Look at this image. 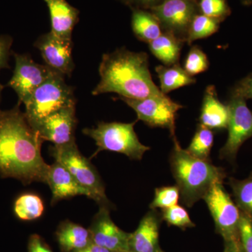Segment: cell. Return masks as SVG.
I'll use <instances>...</instances> for the list:
<instances>
[{
  "instance_id": "6da1fadb",
  "label": "cell",
  "mask_w": 252,
  "mask_h": 252,
  "mask_svg": "<svg viewBox=\"0 0 252 252\" xmlns=\"http://www.w3.org/2000/svg\"><path fill=\"white\" fill-rule=\"evenodd\" d=\"M43 142L18 106L0 111V176L24 185L46 184L50 165L41 156Z\"/></svg>"
},
{
  "instance_id": "7a4b0ae2",
  "label": "cell",
  "mask_w": 252,
  "mask_h": 252,
  "mask_svg": "<svg viewBox=\"0 0 252 252\" xmlns=\"http://www.w3.org/2000/svg\"><path fill=\"white\" fill-rule=\"evenodd\" d=\"M100 81L94 95L115 93L124 98L141 99L164 94L149 69L148 54L122 48L104 54L99 67Z\"/></svg>"
},
{
  "instance_id": "3957f363",
  "label": "cell",
  "mask_w": 252,
  "mask_h": 252,
  "mask_svg": "<svg viewBox=\"0 0 252 252\" xmlns=\"http://www.w3.org/2000/svg\"><path fill=\"white\" fill-rule=\"evenodd\" d=\"M173 147L169 158L170 169L180 193V200L190 208L205 196L216 184H223L227 177L223 167L210 160H202L190 155L182 148L177 137H172Z\"/></svg>"
},
{
  "instance_id": "277c9868",
  "label": "cell",
  "mask_w": 252,
  "mask_h": 252,
  "mask_svg": "<svg viewBox=\"0 0 252 252\" xmlns=\"http://www.w3.org/2000/svg\"><path fill=\"white\" fill-rule=\"evenodd\" d=\"M138 121V120H137ZM132 123L99 122L97 127L85 128L83 133L94 139L97 149L92 158L102 151L124 154L132 160H142L150 147L141 143Z\"/></svg>"
},
{
  "instance_id": "5b68a950",
  "label": "cell",
  "mask_w": 252,
  "mask_h": 252,
  "mask_svg": "<svg viewBox=\"0 0 252 252\" xmlns=\"http://www.w3.org/2000/svg\"><path fill=\"white\" fill-rule=\"evenodd\" d=\"M25 106L28 121L34 126L58 111L76 106L74 89L66 84L64 76L56 73L36 89Z\"/></svg>"
},
{
  "instance_id": "8992f818",
  "label": "cell",
  "mask_w": 252,
  "mask_h": 252,
  "mask_svg": "<svg viewBox=\"0 0 252 252\" xmlns=\"http://www.w3.org/2000/svg\"><path fill=\"white\" fill-rule=\"evenodd\" d=\"M50 153L55 160L63 164L83 187L90 190L94 201L99 206L112 208L98 172L90 160L79 152L76 142L63 146L54 145L50 149Z\"/></svg>"
},
{
  "instance_id": "52a82bcc",
  "label": "cell",
  "mask_w": 252,
  "mask_h": 252,
  "mask_svg": "<svg viewBox=\"0 0 252 252\" xmlns=\"http://www.w3.org/2000/svg\"><path fill=\"white\" fill-rule=\"evenodd\" d=\"M203 200L215 221L217 233L223 238L224 243L240 244L239 225L241 212L227 193L223 184L214 185Z\"/></svg>"
},
{
  "instance_id": "ba28073f",
  "label": "cell",
  "mask_w": 252,
  "mask_h": 252,
  "mask_svg": "<svg viewBox=\"0 0 252 252\" xmlns=\"http://www.w3.org/2000/svg\"><path fill=\"white\" fill-rule=\"evenodd\" d=\"M226 104L230 110L228 138L220 149V158L234 164L240 147L252 137V112L246 99L239 96L230 94Z\"/></svg>"
},
{
  "instance_id": "9c48e42d",
  "label": "cell",
  "mask_w": 252,
  "mask_h": 252,
  "mask_svg": "<svg viewBox=\"0 0 252 252\" xmlns=\"http://www.w3.org/2000/svg\"><path fill=\"white\" fill-rule=\"evenodd\" d=\"M120 99L136 112L137 120L149 127H161L170 131L172 137L175 135V122L177 113L184 106L172 100L167 94L148 98Z\"/></svg>"
},
{
  "instance_id": "30bf717a",
  "label": "cell",
  "mask_w": 252,
  "mask_h": 252,
  "mask_svg": "<svg viewBox=\"0 0 252 252\" xmlns=\"http://www.w3.org/2000/svg\"><path fill=\"white\" fill-rule=\"evenodd\" d=\"M149 11L158 20L162 32L170 33L185 43L190 23L200 13L196 0H162Z\"/></svg>"
},
{
  "instance_id": "8fae6325",
  "label": "cell",
  "mask_w": 252,
  "mask_h": 252,
  "mask_svg": "<svg viewBox=\"0 0 252 252\" xmlns=\"http://www.w3.org/2000/svg\"><path fill=\"white\" fill-rule=\"evenodd\" d=\"M16 66L9 85L18 94L19 102L26 104L36 89L56 73L47 65L38 64L27 55H15Z\"/></svg>"
},
{
  "instance_id": "7c38bea8",
  "label": "cell",
  "mask_w": 252,
  "mask_h": 252,
  "mask_svg": "<svg viewBox=\"0 0 252 252\" xmlns=\"http://www.w3.org/2000/svg\"><path fill=\"white\" fill-rule=\"evenodd\" d=\"M77 124L74 106L51 114L32 127L43 140L49 141L56 146H63L75 142Z\"/></svg>"
},
{
  "instance_id": "4fadbf2b",
  "label": "cell",
  "mask_w": 252,
  "mask_h": 252,
  "mask_svg": "<svg viewBox=\"0 0 252 252\" xmlns=\"http://www.w3.org/2000/svg\"><path fill=\"white\" fill-rule=\"evenodd\" d=\"M110 208L99 206L89 230L93 243L107 249L112 252L130 250V233L124 231L115 224L110 217Z\"/></svg>"
},
{
  "instance_id": "5bb4252c",
  "label": "cell",
  "mask_w": 252,
  "mask_h": 252,
  "mask_svg": "<svg viewBox=\"0 0 252 252\" xmlns=\"http://www.w3.org/2000/svg\"><path fill=\"white\" fill-rule=\"evenodd\" d=\"M34 46L48 67L64 77H70L74 69L72 40L61 39L50 32L38 38Z\"/></svg>"
},
{
  "instance_id": "9a60e30c",
  "label": "cell",
  "mask_w": 252,
  "mask_h": 252,
  "mask_svg": "<svg viewBox=\"0 0 252 252\" xmlns=\"http://www.w3.org/2000/svg\"><path fill=\"white\" fill-rule=\"evenodd\" d=\"M46 184L52 192V205L77 195H86L94 200L90 190L83 187L61 162L55 161L50 165Z\"/></svg>"
},
{
  "instance_id": "2e32d148",
  "label": "cell",
  "mask_w": 252,
  "mask_h": 252,
  "mask_svg": "<svg viewBox=\"0 0 252 252\" xmlns=\"http://www.w3.org/2000/svg\"><path fill=\"white\" fill-rule=\"evenodd\" d=\"M162 221L161 214L150 210L141 220L137 229L130 233V250L134 252H160L159 233Z\"/></svg>"
},
{
  "instance_id": "e0dca14e",
  "label": "cell",
  "mask_w": 252,
  "mask_h": 252,
  "mask_svg": "<svg viewBox=\"0 0 252 252\" xmlns=\"http://www.w3.org/2000/svg\"><path fill=\"white\" fill-rule=\"evenodd\" d=\"M229 119L228 104L219 99L215 86H207L204 93L198 124L213 131L223 130L228 127Z\"/></svg>"
},
{
  "instance_id": "ac0fdd59",
  "label": "cell",
  "mask_w": 252,
  "mask_h": 252,
  "mask_svg": "<svg viewBox=\"0 0 252 252\" xmlns=\"http://www.w3.org/2000/svg\"><path fill=\"white\" fill-rule=\"evenodd\" d=\"M49 10L51 31L54 35L72 40V32L79 21V10L66 0H44Z\"/></svg>"
},
{
  "instance_id": "d6986e66",
  "label": "cell",
  "mask_w": 252,
  "mask_h": 252,
  "mask_svg": "<svg viewBox=\"0 0 252 252\" xmlns=\"http://www.w3.org/2000/svg\"><path fill=\"white\" fill-rule=\"evenodd\" d=\"M56 235L63 252L79 251L93 243L89 229L69 220L61 223Z\"/></svg>"
},
{
  "instance_id": "ffe728a7",
  "label": "cell",
  "mask_w": 252,
  "mask_h": 252,
  "mask_svg": "<svg viewBox=\"0 0 252 252\" xmlns=\"http://www.w3.org/2000/svg\"><path fill=\"white\" fill-rule=\"evenodd\" d=\"M184 44L183 41L170 33L162 32L158 37L148 44L151 53L164 65L169 66L180 63Z\"/></svg>"
},
{
  "instance_id": "44dd1931",
  "label": "cell",
  "mask_w": 252,
  "mask_h": 252,
  "mask_svg": "<svg viewBox=\"0 0 252 252\" xmlns=\"http://www.w3.org/2000/svg\"><path fill=\"white\" fill-rule=\"evenodd\" d=\"M131 26L136 37L147 44L162 33L158 20L149 10L132 9Z\"/></svg>"
},
{
  "instance_id": "7402d4cb",
  "label": "cell",
  "mask_w": 252,
  "mask_h": 252,
  "mask_svg": "<svg viewBox=\"0 0 252 252\" xmlns=\"http://www.w3.org/2000/svg\"><path fill=\"white\" fill-rule=\"evenodd\" d=\"M155 70L160 81V91L165 94L196 82V79L189 75L180 63L169 66L158 65Z\"/></svg>"
},
{
  "instance_id": "603a6c76",
  "label": "cell",
  "mask_w": 252,
  "mask_h": 252,
  "mask_svg": "<svg viewBox=\"0 0 252 252\" xmlns=\"http://www.w3.org/2000/svg\"><path fill=\"white\" fill-rule=\"evenodd\" d=\"M228 185L239 210L252 220V172L244 180L230 177Z\"/></svg>"
},
{
  "instance_id": "cb8c5ba5",
  "label": "cell",
  "mask_w": 252,
  "mask_h": 252,
  "mask_svg": "<svg viewBox=\"0 0 252 252\" xmlns=\"http://www.w3.org/2000/svg\"><path fill=\"white\" fill-rule=\"evenodd\" d=\"M215 141V132L198 124L191 142L186 149L190 155L202 160H210V153Z\"/></svg>"
},
{
  "instance_id": "d4e9b609",
  "label": "cell",
  "mask_w": 252,
  "mask_h": 252,
  "mask_svg": "<svg viewBox=\"0 0 252 252\" xmlns=\"http://www.w3.org/2000/svg\"><path fill=\"white\" fill-rule=\"evenodd\" d=\"M44 210L42 200L34 194H23L16 199L14 203L15 215L21 220H36L42 215Z\"/></svg>"
},
{
  "instance_id": "484cf974",
  "label": "cell",
  "mask_w": 252,
  "mask_h": 252,
  "mask_svg": "<svg viewBox=\"0 0 252 252\" xmlns=\"http://www.w3.org/2000/svg\"><path fill=\"white\" fill-rule=\"evenodd\" d=\"M220 24L217 20L199 13L190 23L186 43L190 45L195 41L212 36L220 30Z\"/></svg>"
},
{
  "instance_id": "4316f807",
  "label": "cell",
  "mask_w": 252,
  "mask_h": 252,
  "mask_svg": "<svg viewBox=\"0 0 252 252\" xmlns=\"http://www.w3.org/2000/svg\"><path fill=\"white\" fill-rule=\"evenodd\" d=\"M210 67L207 54L198 46H193L189 50L184 63V69L189 75L194 77L205 72Z\"/></svg>"
},
{
  "instance_id": "83f0119b",
  "label": "cell",
  "mask_w": 252,
  "mask_h": 252,
  "mask_svg": "<svg viewBox=\"0 0 252 252\" xmlns=\"http://www.w3.org/2000/svg\"><path fill=\"white\" fill-rule=\"evenodd\" d=\"M200 14L216 19L220 22L224 21L231 14L227 0H198Z\"/></svg>"
},
{
  "instance_id": "f1b7e54d",
  "label": "cell",
  "mask_w": 252,
  "mask_h": 252,
  "mask_svg": "<svg viewBox=\"0 0 252 252\" xmlns=\"http://www.w3.org/2000/svg\"><path fill=\"white\" fill-rule=\"evenodd\" d=\"M160 214L162 220H165L169 225H173L182 230L195 226L187 210L178 204L175 206L160 210Z\"/></svg>"
},
{
  "instance_id": "f546056e",
  "label": "cell",
  "mask_w": 252,
  "mask_h": 252,
  "mask_svg": "<svg viewBox=\"0 0 252 252\" xmlns=\"http://www.w3.org/2000/svg\"><path fill=\"white\" fill-rule=\"evenodd\" d=\"M180 200V193L177 186L162 187L155 189L153 200L150 204L151 210L169 208L177 205Z\"/></svg>"
},
{
  "instance_id": "4dcf8cb0",
  "label": "cell",
  "mask_w": 252,
  "mask_h": 252,
  "mask_svg": "<svg viewBox=\"0 0 252 252\" xmlns=\"http://www.w3.org/2000/svg\"><path fill=\"white\" fill-rule=\"evenodd\" d=\"M239 239L242 252H252V220L242 212L239 225Z\"/></svg>"
},
{
  "instance_id": "1f68e13d",
  "label": "cell",
  "mask_w": 252,
  "mask_h": 252,
  "mask_svg": "<svg viewBox=\"0 0 252 252\" xmlns=\"http://www.w3.org/2000/svg\"><path fill=\"white\" fill-rule=\"evenodd\" d=\"M230 94L239 96L246 100L252 99V72L238 81L230 89Z\"/></svg>"
},
{
  "instance_id": "d6a6232c",
  "label": "cell",
  "mask_w": 252,
  "mask_h": 252,
  "mask_svg": "<svg viewBox=\"0 0 252 252\" xmlns=\"http://www.w3.org/2000/svg\"><path fill=\"white\" fill-rule=\"evenodd\" d=\"M28 252H53L51 248L40 235L33 234L28 244Z\"/></svg>"
},
{
  "instance_id": "836d02e7",
  "label": "cell",
  "mask_w": 252,
  "mask_h": 252,
  "mask_svg": "<svg viewBox=\"0 0 252 252\" xmlns=\"http://www.w3.org/2000/svg\"><path fill=\"white\" fill-rule=\"evenodd\" d=\"M132 9L151 10L162 2V0H121Z\"/></svg>"
},
{
  "instance_id": "e575fe53",
  "label": "cell",
  "mask_w": 252,
  "mask_h": 252,
  "mask_svg": "<svg viewBox=\"0 0 252 252\" xmlns=\"http://www.w3.org/2000/svg\"><path fill=\"white\" fill-rule=\"evenodd\" d=\"M11 41L10 38L6 36L0 37V69L6 67L7 65L8 56H9Z\"/></svg>"
},
{
  "instance_id": "d590c367",
  "label": "cell",
  "mask_w": 252,
  "mask_h": 252,
  "mask_svg": "<svg viewBox=\"0 0 252 252\" xmlns=\"http://www.w3.org/2000/svg\"><path fill=\"white\" fill-rule=\"evenodd\" d=\"M75 252H112L109 251L107 249L103 248V247L99 246V245H96L94 243H91L89 246L83 249V250H79V251Z\"/></svg>"
},
{
  "instance_id": "8d00e7d4",
  "label": "cell",
  "mask_w": 252,
  "mask_h": 252,
  "mask_svg": "<svg viewBox=\"0 0 252 252\" xmlns=\"http://www.w3.org/2000/svg\"><path fill=\"white\" fill-rule=\"evenodd\" d=\"M223 252H242L240 244L224 243Z\"/></svg>"
},
{
  "instance_id": "74e56055",
  "label": "cell",
  "mask_w": 252,
  "mask_h": 252,
  "mask_svg": "<svg viewBox=\"0 0 252 252\" xmlns=\"http://www.w3.org/2000/svg\"><path fill=\"white\" fill-rule=\"evenodd\" d=\"M243 6H250L252 5V0H240Z\"/></svg>"
},
{
  "instance_id": "f35d334b",
  "label": "cell",
  "mask_w": 252,
  "mask_h": 252,
  "mask_svg": "<svg viewBox=\"0 0 252 252\" xmlns=\"http://www.w3.org/2000/svg\"><path fill=\"white\" fill-rule=\"evenodd\" d=\"M2 86H1V84H0V94H1V90H2Z\"/></svg>"
},
{
  "instance_id": "ab89813d",
  "label": "cell",
  "mask_w": 252,
  "mask_h": 252,
  "mask_svg": "<svg viewBox=\"0 0 252 252\" xmlns=\"http://www.w3.org/2000/svg\"><path fill=\"white\" fill-rule=\"evenodd\" d=\"M122 252H134L131 251V250H127V251Z\"/></svg>"
},
{
  "instance_id": "60d3db41",
  "label": "cell",
  "mask_w": 252,
  "mask_h": 252,
  "mask_svg": "<svg viewBox=\"0 0 252 252\" xmlns=\"http://www.w3.org/2000/svg\"><path fill=\"white\" fill-rule=\"evenodd\" d=\"M160 252H164L163 250H160Z\"/></svg>"
},
{
  "instance_id": "b9f144b4",
  "label": "cell",
  "mask_w": 252,
  "mask_h": 252,
  "mask_svg": "<svg viewBox=\"0 0 252 252\" xmlns=\"http://www.w3.org/2000/svg\"><path fill=\"white\" fill-rule=\"evenodd\" d=\"M196 1H198V0H196Z\"/></svg>"
}]
</instances>
